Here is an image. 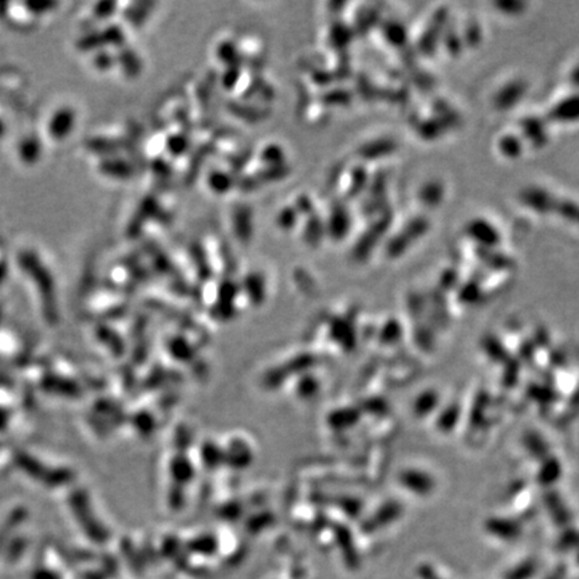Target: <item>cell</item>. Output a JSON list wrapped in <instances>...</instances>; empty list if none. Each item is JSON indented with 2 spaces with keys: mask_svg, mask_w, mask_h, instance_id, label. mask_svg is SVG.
<instances>
[{
  "mask_svg": "<svg viewBox=\"0 0 579 579\" xmlns=\"http://www.w3.org/2000/svg\"><path fill=\"white\" fill-rule=\"evenodd\" d=\"M74 112L71 109H61L54 114L48 125V132L56 140H62L71 132L74 126Z\"/></svg>",
  "mask_w": 579,
  "mask_h": 579,
  "instance_id": "1",
  "label": "cell"
},
{
  "mask_svg": "<svg viewBox=\"0 0 579 579\" xmlns=\"http://www.w3.org/2000/svg\"><path fill=\"white\" fill-rule=\"evenodd\" d=\"M19 156L27 164H34L41 156V144L35 135H29L19 145Z\"/></svg>",
  "mask_w": 579,
  "mask_h": 579,
  "instance_id": "2",
  "label": "cell"
},
{
  "mask_svg": "<svg viewBox=\"0 0 579 579\" xmlns=\"http://www.w3.org/2000/svg\"><path fill=\"white\" fill-rule=\"evenodd\" d=\"M101 170L105 175L113 178H129L132 175V168L121 160H106L101 164Z\"/></svg>",
  "mask_w": 579,
  "mask_h": 579,
  "instance_id": "3",
  "label": "cell"
},
{
  "mask_svg": "<svg viewBox=\"0 0 579 579\" xmlns=\"http://www.w3.org/2000/svg\"><path fill=\"white\" fill-rule=\"evenodd\" d=\"M210 185L213 190L216 192H224L228 190L232 185V181L227 173H222V172H213L210 178Z\"/></svg>",
  "mask_w": 579,
  "mask_h": 579,
  "instance_id": "4",
  "label": "cell"
},
{
  "mask_svg": "<svg viewBox=\"0 0 579 579\" xmlns=\"http://www.w3.org/2000/svg\"><path fill=\"white\" fill-rule=\"evenodd\" d=\"M295 211L292 208H286L279 215V224L283 228H291L292 224L295 223Z\"/></svg>",
  "mask_w": 579,
  "mask_h": 579,
  "instance_id": "5",
  "label": "cell"
},
{
  "mask_svg": "<svg viewBox=\"0 0 579 579\" xmlns=\"http://www.w3.org/2000/svg\"><path fill=\"white\" fill-rule=\"evenodd\" d=\"M114 7H116V3H100L96 6L94 12L100 18H108L114 12Z\"/></svg>",
  "mask_w": 579,
  "mask_h": 579,
  "instance_id": "6",
  "label": "cell"
},
{
  "mask_svg": "<svg viewBox=\"0 0 579 579\" xmlns=\"http://www.w3.org/2000/svg\"><path fill=\"white\" fill-rule=\"evenodd\" d=\"M26 7L33 14H43V12L48 11L50 9H54L56 4L54 3H30V4H26Z\"/></svg>",
  "mask_w": 579,
  "mask_h": 579,
  "instance_id": "7",
  "label": "cell"
},
{
  "mask_svg": "<svg viewBox=\"0 0 579 579\" xmlns=\"http://www.w3.org/2000/svg\"><path fill=\"white\" fill-rule=\"evenodd\" d=\"M272 156H275V158L278 160V163H282V157H283L282 149L278 146H270V148H267L265 150V153H263L265 160H267L266 163H272Z\"/></svg>",
  "mask_w": 579,
  "mask_h": 579,
  "instance_id": "8",
  "label": "cell"
},
{
  "mask_svg": "<svg viewBox=\"0 0 579 579\" xmlns=\"http://www.w3.org/2000/svg\"><path fill=\"white\" fill-rule=\"evenodd\" d=\"M94 62H96V66L100 67V68H109L112 66L113 58L108 54H98L96 56Z\"/></svg>",
  "mask_w": 579,
  "mask_h": 579,
  "instance_id": "9",
  "label": "cell"
},
{
  "mask_svg": "<svg viewBox=\"0 0 579 579\" xmlns=\"http://www.w3.org/2000/svg\"><path fill=\"white\" fill-rule=\"evenodd\" d=\"M4 132H6V126H4L3 120H0V137L4 134Z\"/></svg>",
  "mask_w": 579,
  "mask_h": 579,
  "instance_id": "10",
  "label": "cell"
}]
</instances>
